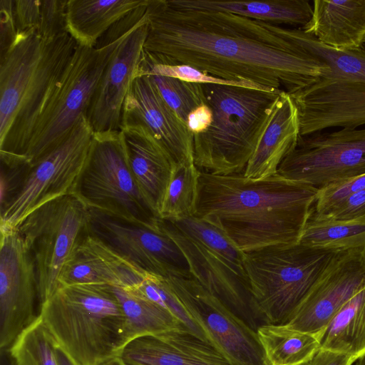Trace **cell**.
Masks as SVG:
<instances>
[{
  "label": "cell",
  "mask_w": 365,
  "mask_h": 365,
  "mask_svg": "<svg viewBox=\"0 0 365 365\" xmlns=\"http://www.w3.org/2000/svg\"><path fill=\"white\" fill-rule=\"evenodd\" d=\"M143 58L188 65L261 91L294 93L331 73L289 35L288 29L227 11L150 0Z\"/></svg>",
  "instance_id": "cell-1"
},
{
  "label": "cell",
  "mask_w": 365,
  "mask_h": 365,
  "mask_svg": "<svg viewBox=\"0 0 365 365\" xmlns=\"http://www.w3.org/2000/svg\"><path fill=\"white\" fill-rule=\"evenodd\" d=\"M317 190L277 174L255 179L200 170L193 216L220 229L242 252L295 244Z\"/></svg>",
  "instance_id": "cell-2"
},
{
  "label": "cell",
  "mask_w": 365,
  "mask_h": 365,
  "mask_svg": "<svg viewBox=\"0 0 365 365\" xmlns=\"http://www.w3.org/2000/svg\"><path fill=\"white\" fill-rule=\"evenodd\" d=\"M55 344L76 365H102L127 344L125 317L112 287H59L38 314Z\"/></svg>",
  "instance_id": "cell-3"
},
{
  "label": "cell",
  "mask_w": 365,
  "mask_h": 365,
  "mask_svg": "<svg viewBox=\"0 0 365 365\" xmlns=\"http://www.w3.org/2000/svg\"><path fill=\"white\" fill-rule=\"evenodd\" d=\"M202 85L212 118L205 130L193 135L194 163L214 175L243 174L281 92Z\"/></svg>",
  "instance_id": "cell-4"
},
{
  "label": "cell",
  "mask_w": 365,
  "mask_h": 365,
  "mask_svg": "<svg viewBox=\"0 0 365 365\" xmlns=\"http://www.w3.org/2000/svg\"><path fill=\"white\" fill-rule=\"evenodd\" d=\"M344 252L298 242L243 252L255 321L285 324L310 289Z\"/></svg>",
  "instance_id": "cell-5"
},
{
  "label": "cell",
  "mask_w": 365,
  "mask_h": 365,
  "mask_svg": "<svg viewBox=\"0 0 365 365\" xmlns=\"http://www.w3.org/2000/svg\"><path fill=\"white\" fill-rule=\"evenodd\" d=\"M73 194L90 209L158 226L160 217L145 201L131 174L120 130L94 133Z\"/></svg>",
  "instance_id": "cell-6"
},
{
  "label": "cell",
  "mask_w": 365,
  "mask_h": 365,
  "mask_svg": "<svg viewBox=\"0 0 365 365\" xmlns=\"http://www.w3.org/2000/svg\"><path fill=\"white\" fill-rule=\"evenodd\" d=\"M127 34L101 48L77 45L35 125L25 154L28 163L56 147L86 115L108 63Z\"/></svg>",
  "instance_id": "cell-7"
},
{
  "label": "cell",
  "mask_w": 365,
  "mask_h": 365,
  "mask_svg": "<svg viewBox=\"0 0 365 365\" xmlns=\"http://www.w3.org/2000/svg\"><path fill=\"white\" fill-rule=\"evenodd\" d=\"M15 229L33 257L41 304L59 288L63 266L91 233L90 209L66 195L41 205Z\"/></svg>",
  "instance_id": "cell-8"
},
{
  "label": "cell",
  "mask_w": 365,
  "mask_h": 365,
  "mask_svg": "<svg viewBox=\"0 0 365 365\" xmlns=\"http://www.w3.org/2000/svg\"><path fill=\"white\" fill-rule=\"evenodd\" d=\"M93 134L83 114L61 143L29 163L13 197L1 208V230L15 229L41 205L73 194Z\"/></svg>",
  "instance_id": "cell-9"
},
{
  "label": "cell",
  "mask_w": 365,
  "mask_h": 365,
  "mask_svg": "<svg viewBox=\"0 0 365 365\" xmlns=\"http://www.w3.org/2000/svg\"><path fill=\"white\" fill-rule=\"evenodd\" d=\"M277 174L317 190L365 174V128L300 136Z\"/></svg>",
  "instance_id": "cell-10"
},
{
  "label": "cell",
  "mask_w": 365,
  "mask_h": 365,
  "mask_svg": "<svg viewBox=\"0 0 365 365\" xmlns=\"http://www.w3.org/2000/svg\"><path fill=\"white\" fill-rule=\"evenodd\" d=\"M165 279L209 344L232 365H268L256 329L222 301L193 277Z\"/></svg>",
  "instance_id": "cell-11"
},
{
  "label": "cell",
  "mask_w": 365,
  "mask_h": 365,
  "mask_svg": "<svg viewBox=\"0 0 365 365\" xmlns=\"http://www.w3.org/2000/svg\"><path fill=\"white\" fill-rule=\"evenodd\" d=\"M90 214L91 233L144 272L164 278L192 277L182 252L158 225L149 227L94 209Z\"/></svg>",
  "instance_id": "cell-12"
},
{
  "label": "cell",
  "mask_w": 365,
  "mask_h": 365,
  "mask_svg": "<svg viewBox=\"0 0 365 365\" xmlns=\"http://www.w3.org/2000/svg\"><path fill=\"white\" fill-rule=\"evenodd\" d=\"M38 280L33 257L16 229L1 230L0 348L8 351L38 317Z\"/></svg>",
  "instance_id": "cell-13"
},
{
  "label": "cell",
  "mask_w": 365,
  "mask_h": 365,
  "mask_svg": "<svg viewBox=\"0 0 365 365\" xmlns=\"http://www.w3.org/2000/svg\"><path fill=\"white\" fill-rule=\"evenodd\" d=\"M365 287V252H344L310 289L284 325L316 336L325 330L341 307Z\"/></svg>",
  "instance_id": "cell-14"
},
{
  "label": "cell",
  "mask_w": 365,
  "mask_h": 365,
  "mask_svg": "<svg viewBox=\"0 0 365 365\" xmlns=\"http://www.w3.org/2000/svg\"><path fill=\"white\" fill-rule=\"evenodd\" d=\"M289 94L298 110L300 136L365 125V81L330 73Z\"/></svg>",
  "instance_id": "cell-15"
},
{
  "label": "cell",
  "mask_w": 365,
  "mask_h": 365,
  "mask_svg": "<svg viewBox=\"0 0 365 365\" xmlns=\"http://www.w3.org/2000/svg\"><path fill=\"white\" fill-rule=\"evenodd\" d=\"M77 45L68 32L46 39L41 61L15 119L5 138L0 140V156L26 161L25 154L35 125Z\"/></svg>",
  "instance_id": "cell-16"
},
{
  "label": "cell",
  "mask_w": 365,
  "mask_h": 365,
  "mask_svg": "<svg viewBox=\"0 0 365 365\" xmlns=\"http://www.w3.org/2000/svg\"><path fill=\"white\" fill-rule=\"evenodd\" d=\"M147 11L114 51L92 96L86 116L94 133L120 130L124 101L138 74L148 35Z\"/></svg>",
  "instance_id": "cell-17"
},
{
  "label": "cell",
  "mask_w": 365,
  "mask_h": 365,
  "mask_svg": "<svg viewBox=\"0 0 365 365\" xmlns=\"http://www.w3.org/2000/svg\"><path fill=\"white\" fill-rule=\"evenodd\" d=\"M141 123L164 145L176 164L194 162L193 135L168 106L150 76L138 71L126 94L121 125Z\"/></svg>",
  "instance_id": "cell-18"
},
{
  "label": "cell",
  "mask_w": 365,
  "mask_h": 365,
  "mask_svg": "<svg viewBox=\"0 0 365 365\" xmlns=\"http://www.w3.org/2000/svg\"><path fill=\"white\" fill-rule=\"evenodd\" d=\"M158 225L181 250L192 277L256 329L247 279L171 221L159 218Z\"/></svg>",
  "instance_id": "cell-19"
},
{
  "label": "cell",
  "mask_w": 365,
  "mask_h": 365,
  "mask_svg": "<svg viewBox=\"0 0 365 365\" xmlns=\"http://www.w3.org/2000/svg\"><path fill=\"white\" fill-rule=\"evenodd\" d=\"M118 357L125 365H232L214 346L185 329L133 339Z\"/></svg>",
  "instance_id": "cell-20"
},
{
  "label": "cell",
  "mask_w": 365,
  "mask_h": 365,
  "mask_svg": "<svg viewBox=\"0 0 365 365\" xmlns=\"http://www.w3.org/2000/svg\"><path fill=\"white\" fill-rule=\"evenodd\" d=\"M128 165L145 201L159 217L175 162L151 131L141 123L122 124Z\"/></svg>",
  "instance_id": "cell-21"
},
{
  "label": "cell",
  "mask_w": 365,
  "mask_h": 365,
  "mask_svg": "<svg viewBox=\"0 0 365 365\" xmlns=\"http://www.w3.org/2000/svg\"><path fill=\"white\" fill-rule=\"evenodd\" d=\"M147 274L91 232L63 266L59 287L88 284L130 288Z\"/></svg>",
  "instance_id": "cell-22"
},
{
  "label": "cell",
  "mask_w": 365,
  "mask_h": 365,
  "mask_svg": "<svg viewBox=\"0 0 365 365\" xmlns=\"http://www.w3.org/2000/svg\"><path fill=\"white\" fill-rule=\"evenodd\" d=\"M299 137L297 108L290 94L283 91L272 106L243 175L258 179L277 174L281 163L297 147Z\"/></svg>",
  "instance_id": "cell-23"
},
{
  "label": "cell",
  "mask_w": 365,
  "mask_h": 365,
  "mask_svg": "<svg viewBox=\"0 0 365 365\" xmlns=\"http://www.w3.org/2000/svg\"><path fill=\"white\" fill-rule=\"evenodd\" d=\"M46 39L36 33L18 34L0 59V140L9 130L27 86L41 61Z\"/></svg>",
  "instance_id": "cell-24"
},
{
  "label": "cell",
  "mask_w": 365,
  "mask_h": 365,
  "mask_svg": "<svg viewBox=\"0 0 365 365\" xmlns=\"http://www.w3.org/2000/svg\"><path fill=\"white\" fill-rule=\"evenodd\" d=\"M300 29L333 48L359 49L365 41V0H315L310 21Z\"/></svg>",
  "instance_id": "cell-25"
},
{
  "label": "cell",
  "mask_w": 365,
  "mask_h": 365,
  "mask_svg": "<svg viewBox=\"0 0 365 365\" xmlns=\"http://www.w3.org/2000/svg\"><path fill=\"white\" fill-rule=\"evenodd\" d=\"M148 0H68L67 31L78 45L96 47L116 22Z\"/></svg>",
  "instance_id": "cell-26"
},
{
  "label": "cell",
  "mask_w": 365,
  "mask_h": 365,
  "mask_svg": "<svg viewBox=\"0 0 365 365\" xmlns=\"http://www.w3.org/2000/svg\"><path fill=\"white\" fill-rule=\"evenodd\" d=\"M176 1L179 4L189 8L227 11L276 25L301 26L300 28L304 27L310 21L313 13V6L306 0Z\"/></svg>",
  "instance_id": "cell-27"
},
{
  "label": "cell",
  "mask_w": 365,
  "mask_h": 365,
  "mask_svg": "<svg viewBox=\"0 0 365 365\" xmlns=\"http://www.w3.org/2000/svg\"><path fill=\"white\" fill-rule=\"evenodd\" d=\"M256 331L268 365H306L321 348L314 335L284 324H262Z\"/></svg>",
  "instance_id": "cell-28"
},
{
  "label": "cell",
  "mask_w": 365,
  "mask_h": 365,
  "mask_svg": "<svg viewBox=\"0 0 365 365\" xmlns=\"http://www.w3.org/2000/svg\"><path fill=\"white\" fill-rule=\"evenodd\" d=\"M320 344L321 349L358 357L365 353V287L335 315Z\"/></svg>",
  "instance_id": "cell-29"
},
{
  "label": "cell",
  "mask_w": 365,
  "mask_h": 365,
  "mask_svg": "<svg viewBox=\"0 0 365 365\" xmlns=\"http://www.w3.org/2000/svg\"><path fill=\"white\" fill-rule=\"evenodd\" d=\"M112 288L125 317L127 343L142 336L187 330L169 312L153 301L130 289Z\"/></svg>",
  "instance_id": "cell-30"
},
{
  "label": "cell",
  "mask_w": 365,
  "mask_h": 365,
  "mask_svg": "<svg viewBox=\"0 0 365 365\" xmlns=\"http://www.w3.org/2000/svg\"><path fill=\"white\" fill-rule=\"evenodd\" d=\"M299 242L336 251L365 252V216L352 220L309 217Z\"/></svg>",
  "instance_id": "cell-31"
},
{
  "label": "cell",
  "mask_w": 365,
  "mask_h": 365,
  "mask_svg": "<svg viewBox=\"0 0 365 365\" xmlns=\"http://www.w3.org/2000/svg\"><path fill=\"white\" fill-rule=\"evenodd\" d=\"M290 37L311 55L325 63L334 76L365 81V53L339 50L319 41L302 29H288Z\"/></svg>",
  "instance_id": "cell-32"
},
{
  "label": "cell",
  "mask_w": 365,
  "mask_h": 365,
  "mask_svg": "<svg viewBox=\"0 0 365 365\" xmlns=\"http://www.w3.org/2000/svg\"><path fill=\"white\" fill-rule=\"evenodd\" d=\"M199 172L194 162L175 165L160 210V218L177 220L193 216Z\"/></svg>",
  "instance_id": "cell-33"
},
{
  "label": "cell",
  "mask_w": 365,
  "mask_h": 365,
  "mask_svg": "<svg viewBox=\"0 0 365 365\" xmlns=\"http://www.w3.org/2000/svg\"><path fill=\"white\" fill-rule=\"evenodd\" d=\"M7 351L14 365H59L56 344L38 314Z\"/></svg>",
  "instance_id": "cell-34"
},
{
  "label": "cell",
  "mask_w": 365,
  "mask_h": 365,
  "mask_svg": "<svg viewBox=\"0 0 365 365\" xmlns=\"http://www.w3.org/2000/svg\"><path fill=\"white\" fill-rule=\"evenodd\" d=\"M170 221L184 233L228 263L237 272L247 279L243 264V252L222 231L195 216Z\"/></svg>",
  "instance_id": "cell-35"
},
{
  "label": "cell",
  "mask_w": 365,
  "mask_h": 365,
  "mask_svg": "<svg viewBox=\"0 0 365 365\" xmlns=\"http://www.w3.org/2000/svg\"><path fill=\"white\" fill-rule=\"evenodd\" d=\"M169 312L190 333L209 344L207 336L171 289L165 278L148 273L134 287L127 288Z\"/></svg>",
  "instance_id": "cell-36"
},
{
  "label": "cell",
  "mask_w": 365,
  "mask_h": 365,
  "mask_svg": "<svg viewBox=\"0 0 365 365\" xmlns=\"http://www.w3.org/2000/svg\"><path fill=\"white\" fill-rule=\"evenodd\" d=\"M149 76L165 103L185 123L194 109L206 103L202 84L160 75Z\"/></svg>",
  "instance_id": "cell-37"
},
{
  "label": "cell",
  "mask_w": 365,
  "mask_h": 365,
  "mask_svg": "<svg viewBox=\"0 0 365 365\" xmlns=\"http://www.w3.org/2000/svg\"><path fill=\"white\" fill-rule=\"evenodd\" d=\"M364 190L365 174L329 184L317 190L309 217L321 216L339 202Z\"/></svg>",
  "instance_id": "cell-38"
},
{
  "label": "cell",
  "mask_w": 365,
  "mask_h": 365,
  "mask_svg": "<svg viewBox=\"0 0 365 365\" xmlns=\"http://www.w3.org/2000/svg\"><path fill=\"white\" fill-rule=\"evenodd\" d=\"M68 0H41V22L37 32L43 39H49L68 32L66 9Z\"/></svg>",
  "instance_id": "cell-39"
},
{
  "label": "cell",
  "mask_w": 365,
  "mask_h": 365,
  "mask_svg": "<svg viewBox=\"0 0 365 365\" xmlns=\"http://www.w3.org/2000/svg\"><path fill=\"white\" fill-rule=\"evenodd\" d=\"M18 34L38 32L41 22V0H14Z\"/></svg>",
  "instance_id": "cell-40"
},
{
  "label": "cell",
  "mask_w": 365,
  "mask_h": 365,
  "mask_svg": "<svg viewBox=\"0 0 365 365\" xmlns=\"http://www.w3.org/2000/svg\"><path fill=\"white\" fill-rule=\"evenodd\" d=\"M17 37L14 0H0V59L7 54Z\"/></svg>",
  "instance_id": "cell-41"
},
{
  "label": "cell",
  "mask_w": 365,
  "mask_h": 365,
  "mask_svg": "<svg viewBox=\"0 0 365 365\" xmlns=\"http://www.w3.org/2000/svg\"><path fill=\"white\" fill-rule=\"evenodd\" d=\"M365 216V190L351 195L319 217L352 220Z\"/></svg>",
  "instance_id": "cell-42"
},
{
  "label": "cell",
  "mask_w": 365,
  "mask_h": 365,
  "mask_svg": "<svg viewBox=\"0 0 365 365\" xmlns=\"http://www.w3.org/2000/svg\"><path fill=\"white\" fill-rule=\"evenodd\" d=\"M358 356L319 349L306 365H352Z\"/></svg>",
  "instance_id": "cell-43"
},
{
  "label": "cell",
  "mask_w": 365,
  "mask_h": 365,
  "mask_svg": "<svg viewBox=\"0 0 365 365\" xmlns=\"http://www.w3.org/2000/svg\"><path fill=\"white\" fill-rule=\"evenodd\" d=\"M212 110L207 103L194 109L187 116L186 125L192 135L205 130L212 123Z\"/></svg>",
  "instance_id": "cell-44"
},
{
  "label": "cell",
  "mask_w": 365,
  "mask_h": 365,
  "mask_svg": "<svg viewBox=\"0 0 365 365\" xmlns=\"http://www.w3.org/2000/svg\"><path fill=\"white\" fill-rule=\"evenodd\" d=\"M56 354L59 365H76L70 357L56 346Z\"/></svg>",
  "instance_id": "cell-45"
},
{
  "label": "cell",
  "mask_w": 365,
  "mask_h": 365,
  "mask_svg": "<svg viewBox=\"0 0 365 365\" xmlns=\"http://www.w3.org/2000/svg\"><path fill=\"white\" fill-rule=\"evenodd\" d=\"M102 365H125L119 357L114 358L111 360H109Z\"/></svg>",
  "instance_id": "cell-46"
},
{
  "label": "cell",
  "mask_w": 365,
  "mask_h": 365,
  "mask_svg": "<svg viewBox=\"0 0 365 365\" xmlns=\"http://www.w3.org/2000/svg\"><path fill=\"white\" fill-rule=\"evenodd\" d=\"M354 365H365V353L356 360Z\"/></svg>",
  "instance_id": "cell-47"
},
{
  "label": "cell",
  "mask_w": 365,
  "mask_h": 365,
  "mask_svg": "<svg viewBox=\"0 0 365 365\" xmlns=\"http://www.w3.org/2000/svg\"><path fill=\"white\" fill-rule=\"evenodd\" d=\"M361 52L365 53V41L362 44L360 48H359Z\"/></svg>",
  "instance_id": "cell-48"
}]
</instances>
